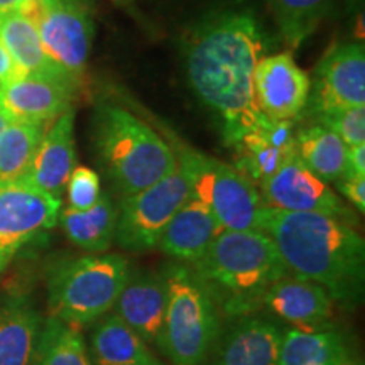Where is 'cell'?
<instances>
[{"instance_id": "13", "label": "cell", "mask_w": 365, "mask_h": 365, "mask_svg": "<svg viewBox=\"0 0 365 365\" xmlns=\"http://www.w3.org/2000/svg\"><path fill=\"white\" fill-rule=\"evenodd\" d=\"M309 88L312 78L289 53L262 56L255 66V102L269 120H296L307 108Z\"/></svg>"}, {"instance_id": "12", "label": "cell", "mask_w": 365, "mask_h": 365, "mask_svg": "<svg viewBox=\"0 0 365 365\" xmlns=\"http://www.w3.org/2000/svg\"><path fill=\"white\" fill-rule=\"evenodd\" d=\"M264 203L271 208L299 213H325L354 220L352 212L328 182L308 170L298 154L257 186Z\"/></svg>"}, {"instance_id": "38", "label": "cell", "mask_w": 365, "mask_h": 365, "mask_svg": "<svg viewBox=\"0 0 365 365\" xmlns=\"http://www.w3.org/2000/svg\"><path fill=\"white\" fill-rule=\"evenodd\" d=\"M4 269H6V267H4V266H2V264H0V272H2V271H4Z\"/></svg>"}, {"instance_id": "8", "label": "cell", "mask_w": 365, "mask_h": 365, "mask_svg": "<svg viewBox=\"0 0 365 365\" xmlns=\"http://www.w3.org/2000/svg\"><path fill=\"white\" fill-rule=\"evenodd\" d=\"M190 196V175L178 161L176 170L163 180L139 193L124 196L113 242L127 252H148L156 249L164 228Z\"/></svg>"}, {"instance_id": "33", "label": "cell", "mask_w": 365, "mask_h": 365, "mask_svg": "<svg viewBox=\"0 0 365 365\" xmlns=\"http://www.w3.org/2000/svg\"><path fill=\"white\" fill-rule=\"evenodd\" d=\"M24 75L19 68H17L11 54L6 49V46L0 43V86L9 83V81L17 78V76Z\"/></svg>"}, {"instance_id": "34", "label": "cell", "mask_w": 365, "mask_h": 365, "mask_svg": "<svg viewBox=\"0 0 365 365\" xmlns=\"http://www.w3.org/2000/svg\"><path fill=\"white\" fill-rule=\"evenodd\" d=\"M350 175H365V144L349 148V171Z\"/></svg>"}, {"instance_id": "29", "label": "cell", "mask_w": 365, "mask_h": 365, "mask_svg": "<svg viewBox=\"0 0 365 365\" xmlns=\"http://www.w3.org/2000/svg\"><path fill=\"white\" fill-rule=\"evenodd\" d=\"M336 0H269L277 29L291 48H298L330 14Z\"/></svg>"}, {"instance_id": "22", "label": "cell", "mask_w": 365, "mask_h": 365, "mask_svg": "<svg viewBox=\"0 0 365 365\" xmlns=\"http://www.w3.org/2000/svg\"><path fill=\"white\" fill-rule=\"evenodd\" d=\"M43 318L27 296L0 301V365H33Z\"/></svg>"}, {"instance_id": "26", "label": "cell", "mask_w": 365, "mask_h": 365, "mask_svg": "<svg viewBox=\"0 0 365 365\" xmlns=\"http://www.w3.org/2000/svg\"><path fill=\"white\" fill-rule=\"evenodd\" d=\"M349 354V345L340 331L291 328L282 331L279 365H341Z\"/></svg>"}, {"instance_id": "24", "label": "cell", "mask_w": 365, "mask_h": 365, "mask_svg": "<svg viewBox=\"0 0 365 365\" xmlns=\"http://www.w3.org/2000/svg\"><path fill=\"white\" fill-rule=\"evenodd\" d=\"M0 43L6 46L14 63L22 73L76 81L46 54L38 29L17 11L0 16Z\"/></svg>"}, {"instance_id": "28", "label": "cell", "mask_w": 365, "mask_h": 365, "mask_svg": "<svg viewBox=\"0 0 365 365\" xmlns=\"http://www.w3.org/2000/svg\"><path fill=\"white\" fill-rule=\"evenodd\" d=\"M46 125L22 120L9 122L0 134V185L24 180Z\"/></svg>"}, {"instance_id": "37", "label": "cell", "mask_w": 365, "mask_h": 365, "mask_svg": "<svg viewBox=\"0 0 365 365\" xmlns=\"http://www.w3.org/2000/svg\"><path fill=\"white\" fill-rule=\"evenodd\" d=\"M11 120H12V118L7 115V112L4 110L2 107H0V134H2V130L6 129L7 124H9V122H11Z\"/></svg>"}, {"instance_id": "9", "label": "cell", "mask_w": 365, "mask_h": 365, "mask_svg": "<svg viewBox=\"0 0 365 365\" xmlns=\"http://www.w3.org/2000/svg\"><path fill=\"white\" fill-rule=\"evenodd\" d=\"M38 29L46 54L78 78L88 61L95 27L78 0H24L16 9Z\"/></svg>"}, {"instance_id": "14", "label": "cell", "mask_w": 365, "mask_h": 365, "mask_svg": "<svg viewBox=\"0 0 365 365\" xmlns=\"http://www.w3.org/2000/svg\"><path fill=\"white\" fill-rule=\"evenodd\" d=\"M76 81L24 73L0 86V107L12 120L48 124L71 110Z\"/></svg>"}, {"instance_id": "10", "label": "cell", "mask_w": 365, "mask_h": 365, "mask_svg": "<svg viewBox=\"0 0 365 365\" xmlns=\"http://www.w3.org/2000/svg\"><path fill=\"white\" fill-rule=\"evenodd\" d=\"M61 200L24 181L0 185V264L58 223Z\"/></svg>"}, {"instance_id": "25", "label": "cell", "mask_w": 365, "mask_h": 365, "mask_svg": "<svg viewBox=\"0 0 365 365\" xmlns=\"http://www.w3.org/2000/svg\"><path fill=\"white\" fill-rule=\"evenodd\" d=\"M296 154L325 182H336L349 171V145L318 122L296 130Z\"/></svg>"}, {"instance_id": "35", "label": "cell", "mask_w": 365, "mask_h": 365, "mask_svg": "<svg viewBox=\"0 0 365 365\" xmlns=\"http://www.w3.org/2000/svg\"><path fill=\"white\" fill-rule=\"evenodd\" d=\"M24 0H0V16L16 11Z\"/></svg>"}, {"instance_id": "20", "label": "cell", "mask_w": 365, "mask_h": 365, "mask_svg": "<svg viewBox=\"0 0 365 365\" xmlns=\"http://www.w3.org/2000/svg\"><path fill=\"white\" fill-rule=\"evenodd\" d=\"M222 228L202 200L190 196L164 228L158 247L175 262L193 266Z\"/></svg>"}, {"instance_id": "17", "label": "cell", "mask_w": 365, "mask_h": 365, "mask_svg": "<svg viewBox=\"0 0 365 365\" xmlns=\"http://www.w3.org/2000/svg\"><path fill=\"white\" fill-rule=\"evenodd\" d=\"M112 312L148 345H156L166 312V282L161 271H130Z\"/></svg>"}, {"instance_id": "21", "label": "cell", "mask_w": 365, "mask_h": 365, "mask_svg": "<svg viewBox=\"0 0 365 365\" xmlns=\"http://www.w3.org/2000/svg\"><path fill=\"white\" fill-rule=\"evenodd\" d=\"M86 349L93 365H163L149 345L113 312L91 325Z\"/></svg>"}, {"instance_id": "15", "label": "cell", "mask_w": 365, "mask_h": 365, "mask_svg": "<svg viewBox=\"0 0 365 365\" xmlns=\"http://www.w3.org/2000/svg\"><path fill=\"white\" fill-rule=\"evenodd\" d=\"M264 307L299 330L328 328L335 314V301L322 286L291 274L269 287Z\"/></svg>"}, {"instance_id": "4", "label": "cell", "mask_w": 365, "mask_h": 365, "mask_svg": "<svg viewBox=\"0 0 365 365\" xmlns=\"http://www.w3.org/2000/svg\"><path fill=\"white\" fill-rule=\"evenodd\" d=\"M95 148L105 173L120 195L139 193L176 170V150L134 113L100 105Z\"/></svg>"}, {"instance_id": "11", "label": "cell", "mask_w": 365, "mask_h": 365, "mask_svg": "<svg viewBox=\"0 0 365 365\" xmlns=\"http://www.w3.org/2000/svg\"><path fill=\"white\" fill-rule=\"evenodd\" d=\"M350 107H365V49L362 43L331 48L317 65L307 110L319 115Z\"/></svg>"}, {"instance_id": "30", "label": "cell", "mask_w": 365, "mask_h": 365, "mask_svg": "<svg viewBox=\"0 0 365 365\" xmlns=\"http://www.w3.org/2000/svg\"><path fill=\"white\" fill-rule=\"evenodd\" d=\"M314 120L335 132L349 148L365 144V107L319 113L314 115Z\"/></svg>"}, {"instance_id": "2", "label": "cell", "mask_w": 365, "mask_h": 365, "mask_svg": "<svg viewBox=\"0 0 365 365\" xmlns=\"http://www.w3.org/2000/svg\"><path fill=\"white\" fill-rule=\"evenodd\" d=\"M259 230L274 242L291 276L322 286L344 307L362 299L365 242L354 220L267 207Z\"/></svg>"}, {"instance_id": "6", "label": "cell", "mask_w": 365, "mask_h": 365, "mask_svg": "<svg viewBox=\"0 0 365 365\" xmlns=\"http://www.w3.org/2000/svg\"><path fill=\"white\" fill-rule=\"evenodd\" d=\"M161 272L166 312L156 346L173 365H203L222 333V314L188 264L170 262Z\"/></svg>"}, {"instance_id": "36", "label": "cell", "mask_w": 365, "mask_h": 365, "mask_svg": "<svg viewBox=\"0 0 365 365\" xmlns=\"http://www.w3.org/2000/svg\"><path fill=\"white\" fill-rule=\"evenodd\" d=\"M341 365H364V359L359 354H349V357L345 359V362Z\"/></svg>"}, {"instance_id": "16", "label": "cell", "mask_w": 365, "mask_h": 365, "mask_svg": "<svg viewBox=\"0 0 365 365\" xmlns=\"http://www.w3.org/2000/svg\"><path fill=\"white\" fill-rule=\"evenodd\" d=\"M296 120H267L237 140L234 168L255 186L272 176L296 154Z\"/></svg>"}, {"instance_id": "31", "label": "cell", "mask_w": 365, "mask_h": 365, "mask_svg": "<svg viewBox=\"0 0 365 365\" xmlns=\"http://www.w3.org/2000/svg\"><path fill=\"white\" fill-rule=\"evenodd\" d=\"M68 202L73 210H88L95 207L102 196L100 176L86 166H78L71 171L66 182Z\"/></svg>"}, {"instance_id": "32", "label": "cell", "mask_w": 365, "mask_h": 365, "mask_svg": "<svg viewBox=\"0 0 365 365\" xmlns=\"http://www.w3.org/2000/svg\"><path fill=\"white\" fill-rule=\"evenodd\" d=\"M340 193L359 210L360 213L365 212V175H346L336 181Z\"/></svg>"}, {"instance_id": "7", "label": "cell", "mask_w": 365, "mask_h": 365, "mask_svg": "<svg viewBox=\"0 0 365 365\" xmlns=\"http://www.w3.org/2000/svg\"><path fill=\"white\" fill-rule=\"evenodd\" d=\"M176 158L186 168L191 196L212 210L222 230H259L267 205L261 191L232 164L190 148H178Z\"/></svg>"}, {"instance_id": "18", "label": "cell", "mask_w": 365, "mask_h": 365, "mask_svg": "<svg viewBox=\"0 0 365 365\" xmlns=\"http://www.w3.org/2000/svg\"><path fill=\"white\" fill-rule=\"evenodd\" d=\"M75 112L68 110L46 129L22 181L59 198L75 170Z\"/></svg>"}, {"instance_id": "5", "label": "cell", "mask_w": 365, "mask_h": 365, "mask_svg": "<svg viewBox=\"0 0 365 365\" xmlns=\"http://www.w3.org/2000/svg\"><path fill=\"white\" fill-rule=\"evenodd\" d=\"M130 271L124 255L112 252L54 262L46 277L49 317L75 328L91 327L112 312Z\"/></svg>"}, {"instance_id": "23", "label": "cell", "mask_w": 365, "mask_h": 365, "mask_svg": "<svg viewBox=\"0 0 365 365\" xmlns=\"http://www.w3.org/2000/svg\"><path fill=\"white\" fill-rule=\"evenodd\" d=\"M118 210L108 193H102L95 207L88 210L65 208L58 222L73 245L88 254H102L115 240Z\"/></svg>"}, {"instance_id": "27", "label": "cell", "mask_w": 365, "mask_h": 365, "mask_svg": "<svg viewBox=\"0 0 365 365\" xmlns=\"http://www.w3.org/2000/svg\"><path fill=\"white\" fill-rule=\"evenodd\" d=\"M34 365H93L80 328L49 317L41 323L34 349Z\"/></svg>"}, {"instance_id": "3", "label": "cell", "mask_w": 365, "mask_h": 365, "mask_svg": "<svg viewBox=\"0 0 365 365\" xmlns=\"http://www.w3.org/2000/svg\"><path fill=\"white\" fill-rule=\"evenodd\" d=\"M193 271L222 317H252L262 308L269 287L284 277L274 242L261 230H222Z\"/></svg>"}, {"instance_id": "19", "label": "cell", "mask_w": 365, "mask_h": 365, "mask_svg": "<svg viewBox=\"0 0 365 365\" xmlns=\"http://www.w3.org/2000/svg\"><path fill=\"white\" fill-rule=\"evenodd\" d=\"M282 330L271 319L245 317L225 333L213 349V365H279Z\"/></svg>"}, {"instance_id": "1", "label": "cell", "mask_w": 365, "mask_h": 365, "mask_svg": "<svg viewBox=\"0 0 365 365\" xmlns=\"http://www.w3.org/2000/svg\"><path fill=\"white\" fill-rule=\"evenodd\" d=\"M264 51L261 26L249 12L213 17L196 31L186 48L190 83L222 120L228 145L267 120L254 93L255 66Z\"/></svg>"}]
</instances>
